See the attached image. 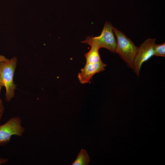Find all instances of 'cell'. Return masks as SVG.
I'll return each mask as SVG.
<instances>
[{
	"label": "cell",
	"instance_id": "cell-1",
	"mask_svg": "<svg viewBox=\"0 0 165 165\" xmlns=\"http://www.w3.org/2000/svg\"><path fill=\"white\" fill-rule=\"evenodd\" d=\"M117 43L115 53H117L126 63L128 67L134 70V61L138 47L121 31L113 27Z\"/></svg>",
	"mask_w": 165,
	"mask_h": 165
},
{
	"label": "cell",
	"instance_id": "cell-2",
	"mask_svg": "<svg viewBox=\"0 0 165 165\" xmlns=\"http://www.w3.org/2000/svg\"><path fill=\"white\" fill-rule=\"evenodd\" d=\"M17 62L16 57L6 62H0V86L5 87L6 99L7 102L14 96L16 85L14 83L13 78Z\"/></svg>",
	"mask_w": 165,
	"mask_h": 165
},
{
	"label": "cell",
	"instance_id": "cell-3",
	"mask_svg": "<svg viewBox=\"0 0 165 165\" xmlns=\"http://www.w3.org/2000/svg\"><path fill=\"white\" fill-rule=\"evenodd\" d=\"M112 24L106 21L101 35L95 37H89L82 42L83 43L92 42L96 44L99 47L105 48L110 51L115 52L116 46V40L113 31Z\"/></svg>",
	"mask_w": 165,
	"mask_h": 165
},
{
	"label": "cell",
	"instance_id": "cell-4",
	"mask_svg": "<svg viewBox=\"0 0 165 165\" xmlns=\"http://www.w3.org/2000/svg\"><path fill=\"white\" fill-rule=\"evenodd\" d=\"M21 123L20 118L13 117L4 124L0 126V145L7 144L13 135L22 136L25 130Z\"/></svg>",
	"mask_w": 165,
	"mask_h": 165
},
{
	"label": "cell",
	"instance_id": "cell-5",
	"mask_svg": "<svg viewBox=\"0 0 165 165\" xmlns=\"http://www.w3.org/2000/svg\"><path fill=\"white\" fill-rule=\"evenodd\" d=\"M156 39L149 38L138 47L135 57L134 71L138 78L140 76V69L142 64L154 56V47Z\"/></svg>",
	"mask_w": 165,
	"mask_h": 165
},
{
	"label": "cell",
	"instance_id": "cell-6",
	"mask_svg": "<svg viewBox=\"0 0 165 165\" xmlns=\"http://www.w3.org/2000/svg\"><path fill=\"white\" fill-rule=\"evenodd\" d=\"M106 65L102 61L93 64H86L78 74L79 82L82 84L90 83V80L95 74L105 70Z\"/></svg>",
	"mask_w": 165,
	"mask_h": 165
},
{
	"label": "cell",
	"instance_id": "cell-7",
	"mask_svg": "<svg viewBox=\"0 0 165 165\" xmlns=\"http://www.w3.org/2000/svg\"><path fill=\"white\" fill-rule=\"evenodd\" d=\"M86 43L90 45L91 48L90 50L85 54L86 64L94 63L101 61L98 52L100 49L99 46L92 42H88Z\"/></svg>",
	"mask_w": 165,
	"mask_h": 165
},
{
	"label": "cell",
	"instance_id": "cell-8",
	"mask_svg": "<svg viewBox=\"0 0 165 165\" xmlns=\"http://www.w3.org/2000/svg\"><path fill=\"white\" fill-rule=\"evenodd\" d=\"M90 158L86 151L82 149L72 165H88Z\"/></svg>",
	"mask_w": 165,
	"mask_h": 165
},
{
	"label": "cell",
	"instance_id": "cell-9",
	"mask_svg": "<svg viewBox=\"0 0 165 165\" xmlns=\"http://www.w3.org/2000/svg\"><path fill=\"white\" fill-rule=\"evenodd\" d=\"M154 56H165V43L162 44H155L154 47Z\"/></svg>",
	"mask_w": 165,
	"mask_h": 165
},
{
	"label": "cell",
	"instance_id": "cell-10",
	"mask_svg": "<svg viewBox=\"0 0 165 165\" xmlns=\"http://www.w3.org/2000/svg\"><path fill=\"white\" fill-rule=\"evenodd\" d=\"M2 87L0 86V120H1L4 112V108L2 101L0 97V94Z\"/></svg>",
	"mask_w": 165,
	"mask_h": 165
},
{
	"label": "cell",
	"instance_id": "cell-11",
	"mask_svg": "<svg viewBox=\"0 0 165 165\" xmlns=\"http://www.w3.org/2000/svg\"><path fill=\"white\" fill-rule=\"evenodd\" d=\"M9 59L6 58L5 56L0 54V62H4L8 61Z\"/></svg>",
	"mask_w": 165,
	"mask_h": 165
},
{
	"label": "cell",
	"instance_id": "cell-12",
	"mask_svg": "<svg viewBox=\"0 0 165 165\" xmlns=\"http://www.w3.org/2000/svg\"><path fill=\"white\" fill-rule=\"evenodd\" d=\"M7 161V159L2 158H0V164L6 163Z\"/></svg>",
	"mask_w": 165,
	"mask_h": 165
}]
</instances>
